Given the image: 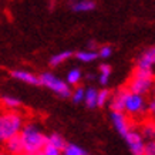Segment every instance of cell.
<instances>
[{
    "instance_id": "cell-1",
    "label": "cell",
    "mask_w": 155,
    "mask_h": 155,
    "mask_svg": "<svg viewBox=\"0 0 155 155\" xmlns=\"http://www.w3.org/2000/svg\"><path fill=\"white\" fill-rule=\"evenodd\" d=\"M21 144H23L24 155H31L41 152L44 145L47 144V135L41 131L37 122H24L21 131L19 132Z\"/></svg>"
},
{
    "instance_id": "cell-2",
    "label": "cell",
    "mask_w": 155,
    "mask_h": 155,
    "mask_svg": "<svg viewBox=\"0 0 155 155\" xmlns=\"http://www.w3.org/2000/svg\"><path fill=\"white\" fill-rule=\"evenodd\" d=\"M24 122L26 118L19 110H6L0 113V145L10 137L17 135Z\"/></svg>"
},
{
    "instance_id": "cell-3",
    "label": "cell",
    "mask_w": 155,
    "mask_h": 155,
    "mask_svg": "<svg viewBox=\"0 0 155 155\" xmlns=\"http://www.w3.org/2000/svg\"><path fill=\"white\" fill-rule=\"evenodd\" d=\"M127 88L131 93L148 95L154 88V70H138L134 68L131 80L128 81Z\"/></svg>"
},
{
    "instance_id": "cell-4",
    "label": "cell",
    "mask_w": 155,
    "mask_h": 155,
    "mask_svg": "<svg viewBox=\"0 0 155 155\" xmlns=\"http://www.w3.org/2000/svg\"><path fill=\"white\" fill-rule=\"evenodd\" d=\"M124 113L131 118L132 121H141L147 115V98L145 95L137 94V93H128L125 104H124Z\"/></svg>"
},
{
    "instance_id": "cell-5",
    "label": "cell",
    "mask_w": 155,
    "mask_h": 155,
    "mask_svg": "<svg viewBox=\"0 0 155 155\" xmlns=\"http://www.w3.org/2000/svg\"><path fill=\"white\" fill-rule=\"evenodd\" d=\"M38 81H40V85H44L46 88L51 90L53 93L60 95L61 98H68L70 97L71 87L67 84L66 80H61L58 75L46 71V73L38 75Z\"/></svg>"
},
{
    "instance_id": "cell-6",
    "label": "cell",
    "mask_w": 155,
    "mask_h": 155,
    "mask_svg": "<svg viewBox=\"0 0 155 155\" xmlns=\"http://www.w3.org/2000/svg\"><path fill=\"white\" fill-rule=\"evenodd\" d=\"M125 141L127 145L130 148V152L132 155H142L144 154V145H145V140L142 138V135L140 134L138 128L132 127L130 131L125 134Z\"/></svg>"
},
{
    "instance_id": "cell-7",
    "label": "cell",
    "mask_w": 155,
    "mask_h": 155,
    "mask_svg": "<svg viewBox=\"0 0 155 155\" xmlns=\"http://www.w3.org/2000/svg\"><path fill=\"white\" fill-rule=\"evenodd\" d=\"M110 118H111V122H113L115 131L121 137H125V134L134 127L132 125V120L124 111H111Z\"/></svg>"
},
{
    "instance_id": "cell-8",
    "label": "cell",
    "mask_w": 155,
    "mask_h": 155,
    "mask_svg": "<svg viewBox=\"0 0 155 155\" xmlns=\"http://www.w3.org/2000/svg\"><path fill=\"white\" fill-rule=\"evenodd\" d=\"M130 90L127 88V85L120 87L118 90L113 91L108 100V107L111 111H124V104H125V98H127Z\"/></svg>"
},
{
    "instance_id": "cell-9",
    "label": "cell",
    "mask_w": 155,
    "mask_h": 155,
    "mask_svg": "<svg viewBox=\"0 0 155 155\" xmlns=\"http://www.w3.org/2000/svg\"><path fill=\"white\" fill-rule=\"evenodd\" d=\"M155 64V47H148L147 50L140 54V57L137 58L135 68L138 70H154Z\"/></svg>"
},
{
    "instance_id": "cell-10",
    "label": "cell",
    "mask_w": 155,
    "mask_h": 155,
    "mask_svg": "<svg viewBox=\"0 0 155 155\" xmlns=\"http://www.w3.org/2000/svg\"><path fill=\"white\" fill-rule=\"evenodd\" d=\"M3 151L9 155H24V150H23V144L20 140V135L10 137L9 140H6L3 144Z\"/></svg>"
},
{
    "instance_id": "cell-11",
    "label": "cell",
    "mask_w": 155,
    "mask_h": 155,
    "mask_svg": "<svg viewBox=\"0 0 155 155\" xmlns=\"http://www.w3.org/2000/svg\"><path fill=\"white\" fill-rule=\"evenodd\" d=\"M10 75L13 77L14 80L21 81V83H26V84L40 85L38 75H36L34 73H30V71H27V70H12L10 71Z\"/></svg>"
},
{
    "instance_id": "cell-12",
    "label": "cell",
    "mask_w": 155,
    "mask_h": 155,
    "mask_svg": "<svg viewBox=\"0 0 155 155\" xmlns=\"http://www.w3.org/2000/svg\"><path fill=\"white\" fill-rule=\"evenodd\" d=\"M140 134L142 135V138L148 141V140H154L155 137V124L152 118H148V120H144V121L140 124V128H138Z\"/></svg>"
},
{
    "instance_id": "cell-13",
    "label": "cell",
    "mask_w": 155,
    "mask_h": 155,
    "mask_svg": "<svg viewBox=\"0 0 155 155\" xmlns=\"http://www.w3.org/2000/svg\"><path fill=\"white\" fill-rule=\"evenodd\" d=\"M71 9L75 13H85L95 9V2L93 0H75L71 5Z\"/></svg>"
},
{
    "instance_id": "cell-14",
    "label": "cell",
    "mask_w": 155,
    "mask_h": 155,
    "mask_svg": "<svg viewBox=\"0 0 155 155\" xmlns=\"http://www.w3.org/2000/svg\"><path fill=\"white\" fill-rule=\"evenodd\" d=\"M0 104H2L6 110H19V108L21 107V101H20L19 98L13 97V95H2Z\"/></svg>"
},
{
    "instance_id": "cell-15",
    "label": "cell",
    "mask_w": 155,
    "mask_h": 155,
    "mask_svg": "<svg viewBox=\"0 0 155 155\" xmlns=\"http://www.w3.org/2000/svg\"><path fill=\"white\" fill-rule=\"evenodd\" d=\"M81 80H83V71H81L80 68H71V70L67 73L66 81L70 87L71 85H73V87L78 85L81 83Z\"/></svg>"
},
{
    "instance_id": "cell-16",
    "label": "cell",
    "mask_w": 155,
    "mask_h": 155,
    "mask_svg": "<svg viewBox=\"0 0 155 155\" xmlns=\"http://www.w3.org/2000/svg\"><path fill=\"white\" fill-rule=\"evenodd\" d=\"M85 105L88 108H95L97 107V90L93 88V87H88V88L84 90V100Z\"/></svg>"
},
{
    "instance_id": "cell-17",
    "label": "cell",
    "mask_w": 155,
    "mask_h": 155,
    "mask_svg": "<svg viewBox=\"0 0 155 155\" xmlns=\"http://www.w3.org/2000/svg\"><path fill=\"white\" fill-rule=\"evenodd\" d=\"M73 57V53L70 50H64V51H60L54 54V56L50 58V66L51 67H57V66H61L64 61H67L68 58Z\"/></svg>"
},
{
    "instance_id": "cell-18",
    "label": "cell",
    "mask_w": 155,
    "mask_h": 155,
    "mask_svg": "<svg viewBox=\"0 0 155 155\" xmlns=\"http://www.w3.org/2000/svg\"><path fill=\"white\" fill-rule=\"evenodd\" d=\"M47 144L56 147V148H58V150H63L67 142H66L64 137L61 135V134H58V132H51L50 135H47Z\"/></svg>"
},
{
    "instance_id": "cell-19",
    "label": "cell",
    "mask_w": 155,
    "mask_h": 155,
    "mask_svg": "<svg viewBox=\"0 0 155 155\" xmlns=\"http://www.w3.org/2000/svg\"><path fill=\"white\" fill-rule=\"evenodd\" d=\"M77 60H80L81 63H93L98 58V54L94 50H83V51H78L75 54Z\"/></svg>"
},
{
    "instance_id": "cell-20",
    "label": "cell",
    "mask_w": 155,
    "mask_h": 155,
    "mask_svg": "<svg viewBox=\"0 0 155 155\" xmlns=\"http://www.w3.org/2000/svg\"><path fill=\"white\" fill-rule=\"evenodd\" d=\"M100 70V84L101 85H107V83L110 81V77H111V66H108V64H101V66L98 67Z\"/></svg>"
},
{
    "instance_id": "cell-21",
    "label": "cell",
    "mask_w": 155,
    "mask_h": 155,
    "mask_svg": "<svg viewBox=\"0 0 155 155\" xmlns=\"http://www.w3.org/2000/svg\"><path fill=\"white\" fill-rule=\"evenodd\" d=\"M63 155H84L85 151L77 144H66L64 148L61 150Z\"/></svg>"
},
{
    "instance_id": "cell-22",
    "label": "cell",
    "mask_w": 155,
    "mask_h": 155,
    "mask_svg": "<svg viewBox=\"0 0 155 155\" xmlns=\"http://www.w3.org/2000/svg\"><path fill=\"white\" fill-rule=\"evenodd\" d=\"M110 95H111V91L107 88L104 90H97V107H105L108 104V100H110Z\"/></svg>"
},
{
    "instance_id": "cell-23",
    "label": "cell",
    "mask_w": 155,
    "mask_h": 155,
    "mask_svg": "<svg viewBox=\"0 0 155 155\" xmlns=\"http://www.w3.org/2000/svg\"><path fill=\"white\" fill-rule=\"evenodd\" d=\"M84 87H81V85H75L74 90H71V100H73V103L75 104H80L83 103V100H84Z\"/></svg>"
},
{
    "instance_id": "cell-24",
    "label": "cell",
    "mask_w": 155,
    "mask_h": 155,
    "mask_svg": "<svg viewBox=\"0 0 155 155\" xmlns=\"http://www.w3.org/2000/svg\"><path fill=\"white\" fill-rule=\"evenodd\" d=\"M41 152H43V155H63L61 154V150H58V148H56V147L50 145V144H46Z\"/></svg>"
},
{
    "instance_id": "cell-25",
    "label": "cell",
    "mask_w": 155,
    "mask_h": 155,
    "mask_svg": "<svg viewBox=\"0 0 155 155\" xmlns=\"http://www.w3.org/2000/svg\"><path fill=\"white\" fill-rule=\"evenodd\" d=\"M97 54L101 58H108V57H111V54H113V47L111 46H101L100 50L97 51Z\"/></svg>"
},
{
    "instance_id": "cell-26",
    "label": "cell",
    "mask_w": 155,
    "mask_h": 155,
    "mask_svg": "<svg viewBox=\"0 0 155 155\" xmlns=\"http://www.w3.org/2000/svg\"><path fill=\"white\" fill-rule=\"evenodd\" d=\"M142 155H155V142H154V140H148V141H145V145H144V154Z\"/></svg>"
},
{
    "instance_id": "cell-27",
    "label": "cell",
    "mask_w": 155,
    "mask_h": 155,
    "mask_svg": "<svg viewBox=\"0 0 155 155\" xmlns=\"http://www.w3.org/2000/svg\"><path fill=\"white\" fill-rule=\"evenodd\" d=\"M155 113V101L152 100H147V115L148 117H152Z\"/></svg>"
},
{
    "instance_id": "cell-28",
    "label": "cell",
    "mask_w": 155,
    "mask_h": 155,
    "mask_svg": "<svg viewBox=\"0 0 155 155\" xmlns=\"http://www.w3.org/2000/svg\"><path fill=\"white\" fill-rule=\"evenodd\" d=\"M0 155H9V154H6V152H5L3 150H0Z\"/></svg>"
},
{
    "instance_id": "cell-29",
    "label": "cell",
    "mask_w": 155,
    "mask_h": 155,
    "mask_svg": "<svg viewBox=\"0 0 155 155\" xmlns=\"http://www.w3.org/2000/svg\"><path fill=\"white\" fill-rule=\"evenodd\" d=\"M31 155H43V152H37V154H31Z\"/></svg>"
},
{
    "instance_id": "cell-30",
    "label": "cell",
    "mask_w": 155,
    "mask_h": 155,
    "mask_svg": "<svg viewBox=\"0 0 155 155\" xmlns=\"http://www.w3.org/2000/svg\"><path fill=\"white\" fill-rule=\"evenodd\" d=\"M84 155H87V154H84Z\"/></svg>"
}]
</instances>
